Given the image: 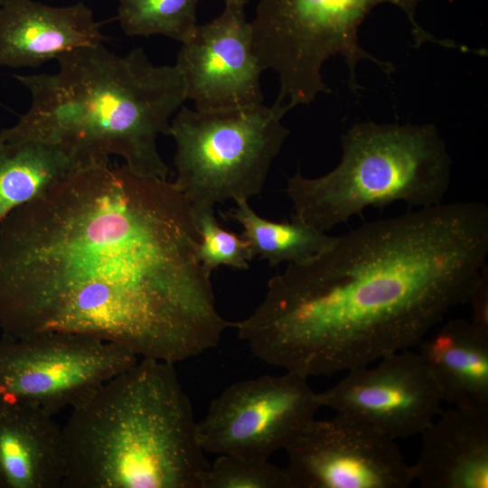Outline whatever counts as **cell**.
<instances>
[{
	"label": "cell",
	"instance_id": "7c38bea8",
	"mask_svg": "<svg viewBox=\"0 0 488 488\" xmlns=\"http://www.w3.org/2000/svg\"><path fill=\"white\" fill-rule=\"evenodd\" d=\"M174 65L184 80L187 100L198 110L263 103V70L253 49L244 6L225 5L219 16L197 24L181 43Z\"/></svg>",
	"mask_w": 488,
	"mask_h": 488
},
{
	"label": "cell",
	"instance_id": "5b68a950",
	"mask_svg": "<svg viewBox=\"0 0 488 488\" xmlns=\"http://www.w3.org/2000/svg\"><path fill=\"white\" fill-rule=\"evenodd\" d=\"M341 142L343 156L331 172L307 178L297 171L287 178L293 217L326 232L370 206L442 203L451 160L435 126L361 122Z\"/></svg>",
	"mask_w": 488,
	"mask_h": 488
},
{
	"label": "cell",
	"instance_id": "e0dca14e",
	"mask_svg": "<svg viewBox=\"0 0 488 488\" xmlns=\"http://www.w3.org/2000/svg\"><path fill=\"white\" fill-rule=\"evenodd\" d=\"M77 168L54 145L0 139V221Z\"/></svg>",
	"mask_w": 488,
	"mask_h": 488
},
{
	"label": "cell",
	"instance_id": "ffe728a7",
	"mask_svg": "<svg viewBox=\"0 0 488 488\" xmlns=\"http://www.w3.org/2000/svg\"><path fill=\"white\" fill-rule=\"evenodd\" d=\"M202 488H291L285 468L268 460L220 455L210 465Z\"/></svg>",
	"mask_w": 488,
	"mask_h": 488
},
{
	"label": "cell",
	"instance_id": "ac0fdd59",
	"mask_svg": "<svg viewBox=\"0 0 488 488\" xmlns=\"http://www.w3.org/2000/svg\"><path fill=\"white\" fill-rule=\"evenodd\" d=\"M235 207L221 216L238 222L253 258L259 257L270 266L306 260L327 249L335 237L320 231L291 216V221H272L260 217L248 200L235 202Z\"/></svg>",
	"mask_w": 488,
	"mask_h": 488
},
{
	"label": "cell",
	"instance_id": "3957f363",
	"mask_svg": "<svg viewBox=\"0 0 488 488\" xmlns=\"http://www.w3.org/2000/svg\"><path fill=\"white\" fill-rule=\"evenodd\" d=\"M56 60L53 74L14 75L32 102L0 139L54 145L78 167L117 155L137 174L166 180L157 138L170 136L172 117L187 100L178 68L153 64L141 48L117 55L102 43Z\"/></svg>",
	"mask_w": 488,
	"mask_h": 488
},
{
	"label": "cell",
	"instance_id": "9a60e30c",
	"mask_svg": "<svg viewBox=\"0 0 488 488\" xmlns=\"http://www.w3.org/2000/svg\"><path fill=\"white\" fill-rule=\"evenodd\" d=\"M62 427L54 416L0 396V488H62Z\"/></svg>",
	"mask_w": 488,
	"mask_h": 488
},
{
	"label": "cell",
	"instance_id": "8992f818",
	"mask_svg": "<svg viewBox=\"0 0 488 488\" xmlns=\"http://www.w3.org/2000/svg\"><path fill=\"white\" fill-rule=\"evenodd\" d=\"M422 0H257L256 14L250 22L252 43L263 70H272L278 77L277 99L293 108L309 104L329 89L322 69L331 57L342 56L349 70V85L359 88L356 66L371 60L384 72H391L390 62L381 61L359 43L361 23L378 5H393L408 16L417 45L426 42L441 43L416 21L415 12Z\"/></svg>",
	"mask_w": 488,
	"mask_h": 488
},
{
	"label": "cell",
	"instance_id": "277c9868",
	"mask_svg": "<svg viewBox=\"0 0 488 488\" xmlns=\"http://www.w3.org/2000/svg\"><path fill=\"white\" fill-rule=\"evenodd\" d=\"M141 358L70 409L62 488H202L210 464L174 363Z\"/></svg>",
	"mask_w": 488,
	"mask_h": 488
},
{
	"label": "cell",
	"instance_id": "8fae6325",
	"mask_svg": "<svg viewBox=\"0 0 488 488\" xmlns=\"http://www.w3.org/2000/svg\"><path fill=\"white\" fill-rule=\"evenodd\" d=\"M377 361L347 371L336 384L316 392L319 407L361 419L395 440L420 435L444 401L430 371L409 349Z\"/></svg>",
	"mask_w": 488,
	"mask_h": 488
},
{
	"label": "cell",
	"instance_id": "52a82bcc",
	"mask_svg": "<svg viewBox=\"0 0 488 488\" xmlns=\"http://www.w3.org/2000/svg\"><path fill=\"white\" fill-rule=\"evenodd\" d=\"M292 108L278 99L217 110L184 105L171 123L175 142L174 185L193 212L258 195L289 130L282 118Z\"/></svg>",
	"mask_w": 488,
	"mask_h": 488
},
{
	"label": "cell",
	"instance_id": "d6986e66",
	"mask_svg": "<svg viewBox=\"0 0 488 488\" xmlns=\"http://www.w3.org/2000/svg\"><path fill=\"white\" fill-rule=\"evenodd\" d=\"M198 0H119L117 19L129 36L163 35L181 43L193 33Z\"/></svg>",
	"mask_w": 488,
	"mask_h": 488
},
{
	"label": "cell",
	"instance_id": "2e32d148",
	"mask_svg": "<svg viewBox=\"0 0 488 488\" xmlns=\"http://www.w3.org/2000/svg\"><path fill=\"white\" fill-rule=\"evenodd\" d=\"M444 401L488 408V334L470 321L454 319L418 344Z\"/></svg>",
	"mask_w": 488,
	"mask_h": 488
},
{
	"label": "cell",
	"instance_id": "9c48e42d",
	"mask_svg": "<svg viewBox=\"0 0 488 488\" xmlns=\"http://www.w3.org/2000/svg\"><path fill=\"white\" fill-rule=\"evenodd\" d=\"M320 408L308 379L286 371L228 386L197 422L205 453L268 460L314 418Z\"/></svg>",
	"mask_w": 488,
	"mask_h": 488
},
{
	"label": "cell",
	"instance_id": "ba28073f",
	"mask_svg": "<svg viewBox=\"0 0 488 488\" xmlns=\"http://www.w3.org/2000/svg\"><path fill=\"white\" fill-rule=\"evenodd\" d=\"M139 356L86 334L45 332L0 338V396L55 416L72 408Z\"/></svg>",
	"mask_w": 488,
	"mask_h": 488
},
{
	"label": "cell",
	"instance_id": "603a6c76",
	"mask_svg": "<svg viewBox=\"0 0 488 488\" xmlns=\"http://www.w3.org/2000/svg\"><path fill=\"white\" fill-rule=\"evenodd\" d=\"M249 0H223L225 5H235L244 6L249 3Z\"/></svg>",
	"mask_w": 488,
	"mask_h": 488
},
{
	"label": "cell",
	"instance_id": "cb8c5ba5",
	"mask_svg": "<svg viewBox=\"0 0 488 488\" xmlns=\"http://www.w3.org/2000/svg\"><path fill=\"white\" fill-rule=\"evenodd\" d=\"M5 2V0H0V8L2 7V5H4Z\"/></svg>",
	"mask_w": 488,
	"mask_h": 488
},
{
	"label": "cell",
	"instance_id": "5bb4252c",
	"mask_svg": "<svg viewBox=\"0 0 488 488\" xmlns=\"http://www.w3.org/2000/svg\"><path fill=\"white\" fill-rule=\"evenodd\" d=\"M421 433L410 465L422 488H488V408L455 407L440 412Z\"/></svg>",
	"mask_w": 488,
	"mask_h": 488
},
{
	"label": "cell",
	"instance_id": "44dd1931",
	"mask_svg": "<svg viewBox=\"0 0 488 488\" xmlns=\"http://www.w3.org/2000/svg\"><path fill=\"white\" fill-rule=\"evenodd\" d=\"M201 235L199 257L211 274L221 266L247 269L254 258L247 240L221 227L214 217V210L194 212Z\"/></svg>",
	"mask_w": 488,
	"mask_h": 488
},
{
	"label": "cell",
	"instance_id": "6da1fadb",
	"mask_svg": "<svg viewBox=\"0 0 488 488\" xmlns=\"http://www.w3.org/2000/svg\"><path fill=\"white\" fill-rule=\"evenodd\" d=\"M201 235L173 183L80 167L0 221V330L86 334L172 363L218 345Z\"/></svg>",
	"mask_w": 488,
	"mask_h": 488
},
{
	"label": "cell",
	"instance_id": "30bf717a",
	"mask_svg": "<svg viewBox=\"0 0 488 488\" xmlns=\"http://www.w3.org/2000/svg\"><path fill=\"white\" fill-rule=\"evenodd\" d=\"M285 451L291 488H407L413 483L395 439L345 414L314 418Z\"/></svg>",
	"mask_w": 488,
	"mask_h": 488
},
{
	"label": "cell",
	"instance_id": "7a4b0ae2",
	"mask_svg": "<svg viewBox=\"0 0 488 488\" xmlns=\"http://www.w3.org/2000/svg\"><path fill=\"white\" fill-rule=\"evenodd\" d=\"M488 208L461 201L366 222L272 277L232 324L262 361L309 377L417 346L486 266Z\"/></svg>",
	"mask_w": 488,
	"mask_h": 488
},
{
	"label": "cell",
	"instance_id": "4fadbf2b",
	"mask_svg": "<svg viewBox=\"0 0 488 488\" xmlns=\"http://www.w3.org/2000/svg\"><path fill=\"white\" fill-rule=\"evenodd\" d=\"M105 39L83 3L53 7L33 0H5L0 8L1 66L36 67Z\"/></svg>",
	"mask_w": 488,
	"mask_h": 488
},
{
	"label": "cell",
	"instance_id": "7402d4cb",
	"mask_svg": "<svg viewBox=\"0 0 488 488\" xmlns=\"http://www.w3.org/2000/svg\"><path fill=\"white\" fill-rule=\"evenodd\" d=\"M467 302L472 307L470 323L479 331L488 334V270L485 266L474 283Z\"/></svg>",
	"mask_w": 488,
	"mask_h": 488
}]
</instances>
